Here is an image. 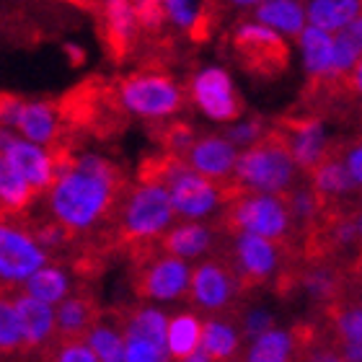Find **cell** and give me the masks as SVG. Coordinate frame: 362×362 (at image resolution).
<instances>
[{"instance_id": "21", "label": "cell", "mask_w": 362, "mask_h": 362, "mask_svg": "<svg viewBox=\"0 0 362 362\" xmlns=\"http://www.w3.org/2000/svg\"><path fill=\"white\" fill-rule=\"evenodd\" d=\"M57 337L54 339H88L90 329L101 321L104 310L88 290L78 287L57 305Z\"/></svg>"}, {"instance_id": "36", "label": "cell", "mask_w": 362, "mask_h": 362, "mask_svg": "<svg viewBox=\"0 0 362 362\" xmlns=\"http://www.w3.org/2000/svg\"><path fill=\"white\" fill-rule=\"evenodd\" d=\"M42 355L45 362H101L86 339H54Z\"/></svg>"}, {"instance_id": "45", "label": "cell", "mask_w": 362, "mask_h": 362, "mask_svg": "<svg viewBox=\"0 0 362 362\" xmlns=\"http://www.w3.org/2000/svg\"><path fill=\"white\" fill-rule=\"evenodd\" d=\"M81 3H96V8H98V3H101V0H81Z\"/></svg>"}, {"instance_id": "29", "label": "cell", "mask_w": 362, "mask_h": 362, "mask_svg": "<svg viewBox=\"0 0 362 362\" xmlns=\"http://www.w3.org/2000/svg\"><path fill=\"white\" fill-rule=\"evenodd\" d=\"M362 16V0H310L308 21L310 26L324 31H341L344 26Z\"/></svg>"}, {"instance_id": "34", "label": "cell", "mask_w": 362, "mask_h": 362, "mask_svg": "<svg viewBox=\"0 0 362 362\" xmlns=\"http://www.w3.org/2000/svg\"><path fill=\"white\" fill-rule=\"evenodd\" d=\"M16 293H0V357L23 352V334L18 310H16Z\"/></svg>"}, {"instance_id": "44", "label": "cell", "mask_w": 362, "mask_h": 362, "mask_svg": "<svg viewBox=\"0 0 362 362\" xmlns=\"http://www.w3.org/2000/svg\"><path fill=\"white\" fill-rule=\"evenodd\" d=\"M179 362H212L210 357L204 355L202 349H199V352H197V355H192V357H187V360H179Z\"/></svg>"}, {"instance_id": "41", "label": "cell", "mask_w": 362, "mask_h": 362, "mask_svg": "<svg viewBox=\"0 0 362 362\" xmlns=\"http://www.w3.org/2000/svg\"><path fill=\"white\" fill-rule=\"evenodd\" d=\"M65 54L70 57V62H73V65H83V62H86V49H83V47L65 45Z\"/></svg>"}, {"instance_id": "46", "label": "cell", "mask_w": 362, "mask_h": 362, "mask_svg": "<svg viewBox=\"0 0 362 362\" xmlns=\"http://www.w3.org/2000/svg\"><path fill=\"white\" fill-rule=\"evenodd\" d=\"M0 220H6V215H3V210H0Z\"/></svg>"}, {"instance_id": "9", "label": "cell", "mask_w": 362, "mask_h": 362, "mask_svg": "<svg viewBox=\"0 0 362 362\" xmlns=\"http://www.w3.org/2000/svg\"><path fill=\"white\" fill-rule=\"evenodd\" d=\"M318 324L344 362H362V272L344 274L339 293L321 310Z\"/></svg>"}, {"instance_id": "32", "label": "cell", "mask_w": 362, "mask_h": 362, "mask_svg": "<svg viewBox=\"0 0 362 362\" xmlns=\"http://www.w3.org/2000/svg\"><path fill=\"white\" fill-rule=\"evenodd\" d=\"M295 362H344L334 349L321 324H298V355Z\"/></svg>"}, {"instance_id": "8", "label": "cell", "mask_w": 362, "mask_h": 362, "mask_svg": "<svg viewBox=\"0 0 362 362\" xmlns=\"http://www.w3.org/2000/svg\"><path fill=\"white\" fill-rule=\"evenodd\" d=\"M129 259H132L129 282H132V290L140 300L174 303L189 295L194 264L171 257L166 251H160L158 246L137 251Z\"/></svg>"}, {"instance_id": "6", "label": "cell", "mask_w": 362, "mask_h": 362, "mask_svg": "<svg viewBox=\"0 0 362 362\" xmlns=\"http://www.w3.org/2000/svg\"><path fill=\"white\" fill-rule=\"evenodd\" d=\"M298 174L300 168L293 160L287 145L279 140L274 129H269L264 140L238 153L233 187L254 194L285 197L298 187Z\"/></svg>"}, {"instance_id": "13", "label": "cell", "mask_w": 362, "mask_h": 362, "mask_svg": "<svg viewBox=\"0 0 362 362\" xmlns=\"http://www.w3.org/2000/svg\"><path fill=\"white\" fill-rule=\"evenodd\" d=\"M0 127L13 129L23 140L54 151L62 132V122L57 106L49 101L0 96Z\"/></svg>"}, {"instance_id": "25", "label": "cell", "mask_w": 362, "mask_h": 362, "mask_svg": "<svg viewBox=\"0 0 362 362\" xmlns=\"http://www.w3.org/2000/svg\"><path fill=\"white\" fill-rule=\"evenodd\" d=\"M34 199H37L34 187L18 174V168L6 156H0V210L3 215L16 218L23 210H29Z\"/></svg>"}, {"instance_id": "11", "label": "cell", "mask_w": 362, "mask_h": 362, "mask_svg": "<svg viewBox=\"0 0 362 362\" xmlns=\"http://www.w3.org/2000/svg\"><path fill=\"white\" fill-rule=\"evenodd\" d=\"M47 264H52V257L39 246L26 223L0 220V293H16Z\"/></svg>"}, {"instance_id": "3", "label": "cell", "mask_w": 362, "mask_h": 362, "mask_svg": "<svg viewBox=\"0 0 362 362\" xmlns=\"http://www.w3.org/2000/svg\"><path fill=\"white\" fill-rule=\"evenodd\" d=\"M220 254L230 262L249 293L259 287H277L285 293L303 262V254L293 246L249 233H223Z\"/></svg>"}, {"instance_id": "17", "label": "cell", "mask_w": 362, "mask_h": 362, "mask_svg": "<svg viewBox=\"0 0 362 362\" xmlns=\"http://www.w3.org/2000/svg\"><path fill=\"white\" fill-rule=\"evenodd\" d=\"M223 243V230L220 226H210V223H197V220H179L171 230L158 241V249L171 254L184 262H202V259L212 257L220 251Z\"/></svg>"}, {"instance_id": "40", "label": "cell", "mask_w": 362, "mask_h": 362, "mask_svg": "<svg viewBox=\"0 0 362 362\" xmlns=\"http://www.w3.org/2000/svg\"><path fill=\"white\" fill-rule=\"evenodd\" d=\"M332 151L341 158V163L347 166L349 176L355 179V184L362 192V137H355V140H349V143L332 145Z\"/></svg>"}, {"instance_id": "35", "label": "cell", "mask_w": 362, "mask_h": 362, "mask_svg": "<svg viewBox=\"0 0 362 362\" xmlns=\"http://www.w3.org/2000/svg\"><path fill=\"white\" fill-rule=\"evenodd\" d=\"M26 226H29L31 235L37 238V243L49 254V257L57 254V251H62L70 241H73V233H70L62 223H57L52 215L45 220H37V223H26Z\"/></svg>"}, {"instance_id": "2", "label": "cell", "mask_w": 362, "mask_h": 362, "mask_svg": "<svg viewBox=\"0 0 362 362\" xmlns=\"http://www.w3.org/2000/svg\"><path fill=\"white\" fill-rule=\"evenodd\" d=\"M176 223L179 218L171 204L168 189L153 181H137L135 187L127 189L114 220V246L132 257L137 251L158 246L160 238Z\"/></svg>"}, {"instance_id": "31", "label": "cell", "mask_w": 362, "mask_h": 362, "mask_svg": "<svg viewBox=\"0 0 362 362\" xmlns=\"http://www.w3.org/2000/svg\"><path fill=\"white\" fill-rule=\"evenodd\" d=\"M23 293H29L31 298L47 303V305H60L70 295V277L68 272L60 264H47L34 274V277L21 287Z\"/></svg>"}, {"instance_id": "28", "label": "cell", "mask_w": 362, "mask_h": 362, "mask_svg": "<svg viewBox=\"0 0 362 362\" xmlns=\"http://www.w3.org/2000/svg\"><path fill=\"white\" fill-rule=\"evenodd\" d=\"M300 47H303V60H305V70L316 81L332 78L334 68V37L329 31L316 29V26H305L300 34Z\"/></svg>"}, {"instance_id": "37", "label": "cell", "mask_w": 362, "mask_h": 362, "mask_svg": "<svg viewBox=\"0 0 362 362\" xmlns=\"http://www.w3.org/2000/svg\"><path fill=\"white\" fill-rule=\"evenodd\" d=\"M124 362H174L166 347L153 344V341L124 334Z\"/></svg>"}, {"instance_id": "42", "label": "cell", "mask_w": 362, "mask_h": 362, "mask_svg": "<svg viewBox=\"0 0 362 362\" xmlns=\"http://www.w3.org/2000/svg\"><path fill=\"white\" fill-rule=\"evenodd\" d=\"M349 88L355 90L357 96H362V60L355 65V70L349 73Z\"/></svg>"}, {"instance_id": "16", "label": "cell", "mask_w": 362, "mask_h": 362, "mask_svg": "<svg viewBox=\"0 0 362 362\" xmlns=\"http://www.w3.org/2000/svg\"><path fill=\"white\" fill-rule=\"evenodd\" d=\"M238 148H235L226 135H197L194 145L187 151L184 160L189 168H194L197 174L204 179L215 181L220 187L228 189V194L233 192V174L238 163Z\"/></svg>"}, {"instance_id": "18", "label": "cell", "mask_w": 362, "mask_h": 362, "mask_svg": "<svg viewBox=\"0 0 362 362\" xmlns=\"http://www.w3.org/2000/svg\"><path fill=\"white\" fill-rule=\"evenodd\" d=\"M3 156L18 168V174L29 181L37 194H47L52 189L57 171H60V151L42 148V145H34L29 140H23L21 135H16L13 143L8 145V151Z\"/></svg>"}, {"instance_id": "12", "label": "cell", "mask_w": 362, "mask_h": 362, "mask_svg": "<svg viewBox=\"0 0 362 362\" xmlns=\"http://www.w3.org/2000/svg\"><path fill=\"white\" fill-rule=\"evenodd\" d=\"M230 45L241 68L257 78H277L290 65V49L285 39L257 21L238 23L230 34Z\"/></svg>"}, {"instance_id": "47", "label": "cell", "mask_w": 362, "mask_h": 362, "mask_svg": "<svg viewBox=\"0 0 362 362\" xmlns=\"http://www.w3.org/2000/svg\"><path fill=\"white\" fill-rule=\"evenodd\" d=\"M235 362H241V360H235Z\"/></svg>"}, {"instance_id": "15", "label": "cell", "mask_w": 362, "mask_h": 362, "mask_svg": "<svg viewBox=\"0 0 362 362\" xmlns=\"http://www.w3.org/2000/svg\"><path fill=\"white\" fill-rule=\"evenodd\" d=\"M272 129L287 145L303 176H308L332 151V143L326 140L324 124L318 117H287V119H279Z\"/></svg>"}, {"instance_id": "1", "label": "cell", "mask_w": 362, "mask_h": 362, "mask_svg": "<svg viewBox=\"0 0 362 362\" xmlns=\"http://www.w3.org/2000/svg\"><path fill=\"white\" fill-rule=\"evenodd\" d=\"M127 189L122 168L106 156L62 151L57 179L47 192V210L78 238L114 223Z\"/></svg>"}, {"instance_id": "7", "label": "cell", "mask_w": 362, "mask_h": 362, "mask_svg": "<svg viewBox=\"0 0 362 362\" xmlns=\"http://www.w3.org/2000/svg\"><path fill=\"white\" fill-rule=\"evenodd\" d=\"M246 295H249V290L243 287L230 262L220 251L197 262L192 269L187 300L204 318L241 316Z\"/></svg>"}, {"instance_id": "23", "label": "cell", "mask_w": 362, "mask_h": 362, "mask_svg": "<svg viewBox=\"0 0 362 362\" xmlns=\"http://www.w3.org/2000/svg\"><path fill=\"white\" fill-rule=\"evenodd\" d=\"M298 355V326L269 329L243 347L241 362H295Z\"/></svg>"}, {"instance_id": "30", "label": "cell", "mask_w": 362, "mask_h": 362, "mask_svg": "<svg viewBox=\"0 0 362 362\" xmlns=\"http://www.w3.org/2000/svg\"><path fill=\"white\" fill-rule=\"evenodd\" d=\"M86 341L101 362H124V332H122L117 310H112V316H101Z\"/></svg>"}, {"instance_id": "14", "label": "cell", "mask_w": 362, "mask_h": 362, "mask_svg": "<svg viewBox=\"0 0 362 362\" xmlns=\"http://www.w3.org/2000/svg\"><path fill=\"white\" fill-rule=\"evenodd\" d=\"M194 106L212 122H235L243 114V104L233 81L223 68H202L189 83Z\"/></svg>"}, {"instance_id": "43", "label": "cell", "mask_w": 362, "mask_h": 362, "mask_svg": "<svg viewBox=\"0 0 362 362\" xmlns=\"http://www.w3.org/2000/svg\"><path fill=\"white\" fill-rule=\"evenodd\" d=\"M230 6H262V3H269V0H228Z\"/></svg>"}, {"instance_id": "20", "label": "cell", "mask_w": 362, "mask_h": 362, "mask_svg": "<svg viewBox=\"0 0 362 362\" xmlns=\"http://www.w3.org/2000/svg\"><path fill=\"white\" fill-rule=\"evenodd\" d=\"M16 310H18V321H21L23 352H34V349L45 352L57 337V313L52 310V305L18 290L16 293Z\"/></svg>"}, {"instance_id": "26", "label": "cell", "mask_w": 362, "mask_h": 362, "mask_svg": "<svg viewBox=\"0 0 362 362\" xmlns=\"http://www.w3.org/2000/svg\"><path fill=\"white\" fill-rule=\"evenodd\" d=\"M166 21L192 39L202 42L210 29V0H163Z\"/></svg>"}, {"instance_id": "19", "label": "cell", "mask_w": 362, "mask_h": 362, "mask_svg": "<svg viewBox=\"0 0 362 362\" xmlns=\"http://www.w3.org/2000/svg\"><path fill=\"white\" fill-rule=\"evenodd\" d=\"M98 16H101V34H104L109 54L114 60H124L132 52L137 34H140L132 0H101Z\"/></svg>"}, {"instance_id": "39", "label": "cell", "mask_w": 362, "mask_h": 362, "mask_svg": "<svg viewBox=\"0 0 362 362\" xmlns=\"http://www.w3.org/2000/svg\"><path fill=\"white\" fill-rule=\"evenodd\" d=\"M267 132H269V129L264 127V122L259 119V117H254V119L235 122V124H230L223 135H226L228 140L235 145V148L246 151V148H251V145H257L259 140H264Z\"/></svg>"}, {"instance_id": "10", "label": "cell", "mask_w": 362, "mask_h": 362, "mask_svg": "<svg viewBox=\"0 0 362 362\" xmlns=\"http://www.w3.org/2000/svg\"><path fill=\"white\" fill-rule=\"evenodd\" d=\"M117 101L132 117L160 122L181 112L184 90L166 73L137 70L132 76L122 78L119 88H117Z\"/></svg>"}, {"instance_id": "4", "label": "cell", "mask_w": 362, "mask_h": 362, "mask_svg": "<svg viewBox=\"0 0 362 362\" xmlns=\"http://www.w3.org/2000/svg\"><path fill=\"white\" fill-rule=\"evenodd\" d=\"M140 181H153V184L166 187L179 220L204 223L210 215L228 204L226 187L204 179L194 168L187 166V160L176 158L171 153H160L145 160L140 168Z\"/></svg>"}, {"instance_id": "38", "label": "cell", "mask_w": 362, "mask_h": 362, "mask_svg": "<svg viewBox=\"0 0 362 362\" xmlns=\"http://www.w3.org/2000/svg\"><path fill=\"white\" fill-rule=\"evenodd\" d=\"M135 6L137 23H140V34H160L163 26H166V8H163V0H132Z\"/></svg>"}, {"instance_id": "33", "label": "cell", "mask_w": 362, "mask_h": 362, "mask_svg": "<svg viewBox=\"0 0 362 362\" xmlns=\"http://www.w3.org/2000/svg\"><path fill=\"white\" fill-rule=\"evenodd\" d=\"M362 60V16L334 37V76H347Z\"/></svg>"}, {"instance_id": "5", "label": "cell", "mask_w": 362, "mask_h": 362, "mask_svg": "<svg viewBox=\"0 0 362 362\" xmlns=\"http://www.w3.org/2000/svg\"><path fill=\"white\" fill-rule=\"evenodd\" d=\"M218 226L223 233L262 235V238L285 243V246L300 251V235L295 230L285 197L241 192L223 207Z\"/></svg>"}, {"instance_id": "22", "label": "cell", "mask_w": 362, "mask_h": 362, "mask_svg": "<svg viewBox=\"0 0 362 362\" xmlns=\"http://www.w3.org/2000/svg\"><path fill=\"white\" fill-rule=\"evenodd\" d=\"M243 332L241 316H218L204 318L202 352L212 362H235L243 355Z\"/></svg>"}, {"instance_id": "27", "label": "cell", "mask_w": 362, "mask_h": 362, "mask_svg": "<svg viewBox=\"0 0 362 362\" xmlns=\"http://www.w3.org/2000/svg\"><path fill=\"white\" fill-rule=\"evenodd\" d=\"M254 18L272 31H282L290 37H300L305 31V11L300 0H269L254 8Z\"/></svg>"}, {"instance_id": "24", "label": "cell", "mask_w": 362, "mask_h": 362, "mask_svg": "<svg viewBox=\"0 0 362 362\" xmlns=\"http://www.w3.org/2000/svg\"><path fill=\"white\" fill-rule=\"evenodd\" d=\"M204 316L194 308L179 310L168 318V355L171 360H187L202 349Z\"/></svg>"}]
</instances>
